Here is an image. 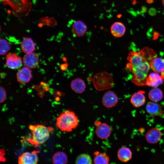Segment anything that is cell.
Returning <instances> with one entry per match:
<instances>
[{"label": "cell", "instance_id": "cell-15", "mask_svg": "<svg viewBox=\"0 0 164 164\" xmlns=\"http://www.w3.org/2000/svg\"><path fill=\"white\" fill-rule=\"evenodd\" d=\"M110 31L113 36L119 38L124 35L126 31V28L122 23L120 22H115L111 26Z\"/></svg>", "mask_w": 164, "mask_h": 164}, {"label": "cell", "instance_id": "cell-12", "mask_svg": "<svg viewBox=\"0 0 164 164\" xmlns=\"http://www.w3.org/2000/svg\"><path fill=\"white\" fill-rule=\"evenodd\" d=\"M145 91H139L133 94L132 96L130 101L132 104L136 108L142 106L145 103Z\"/></svg>", "mask_w": 164, "mask_h": 164}, {"label": "cell", "instance_id": "cell-5", "mask_svg": "<svg viewBox=\"0 0 164 164\" xmlns=\"http://www.w3.org/2000/svg\"><path fill=\"white\" fill-rule=\"evenodd\" d=\"M39 151L25 152L19 157L18 164H38Z\"/></svg>", "mask_w": 164, "mask_h": 164}, {"label": "cell", "instance_id": "cell-20", "mask_svg": "<svg viewBox=\"0 0 164 164\" xmlns=\"http://www.w3.org/2000/svg\"><path fill=\"white\" fill-rule=\"evenodd\" d=\"M150 66L155 72L161 73L164 70V60L156 57L151 61Z\"/></svg>", "mask_w": 164, "mask_h": 164}, {"label": "cell", "instance_id": "cell-9", "mask_svg": "<svg viewBox=\"0 0 164 164\" xmlns=\"http://www.w3.org/2000/svg\"><path fill=\"white\" fill-rule=\"evenodd\" d=\"M111 130L110 126L105 123H101L96 126L95 133L97 137L101 139L108 138L110 136Z\"/></svg>", "mask_w": 164, "mask_h": 164}, {"label": "cell", "instance_id": "cell-17", "mask_svg": "<svg viewBox=\"0 0 164 164\" xmlns=\"http://www.w3.org/2000/svg\"><path fill=\"white\" fill-rule=\"evenodd\" d=\"M70 87L72 90L75 92L81 94L85 91L86 85L83 80L77 78L71 81L70 83Z\"/></svg>", "mask_w": 164, "mask_h": 164}, {"label": "cell", "instance_id": "cell-2", "mask_svg": "<svg viewBox=\"0 0 164 164\" xmlns=\"http://www.w3.org/2000/svg\"><path fill=\"white\" fill-rule=\"evenodd\" d=\"M56 125L62 132H70L79 125L78 116L72 111L62 112L56 118Z\"/></svg>", "mask_w": 164, "mask_h": 164}, {"label": "cell", "instance_id": "cell-24", "mask_svg": "<svg viewBox=\"0 0 164 164\" xmlns=\"http://www.w3.org/2000/svg\"><path fill=\"white\" fill-rule=\"evenodd\" d=\"M75 164H92L91 158L88 154H80L76 158Z\"/></svg>", "mask_w": 164, "mask_h": 164}, {"label": "cell", "instance_id": "cell-4", "mask_svg": "<svg viewBox=\"0 0 164 164\" xmlns=\"http://www.w3.org/2000/svg\"><path fill=\"white\" fill-rule=\"evenodd\" d=\"M93 83L95 89L102 91L112 88L114 85L113 78L106 71H102L95 74L93 77Z\"/></svg>", "mask_w": 164, "mask_h": 164}, {"label": "cell", "instance_id": "cell-25", "mask_svg": "<svg viewBox=\"0 0 164 164\" xmlns=\"http://www.w3.org/2000/svg\"><path fill=\"white\" fill-rule=\"evenodd\" d=\"M10 49V46L8 41L4 39H1L0 40V55H5Z\"/></svg>", "mask_w": 164, "mask_h": 164}, {"label": "cell", "instance_id": "cell-1", "mask_svg": "<svg viewBox=\"0 0 164 164\" xmlns=\"http://www.w3.org/2000/svg\"><path fill=\"white\" fill-rule=\"evenodd\" d=\"M156 57L155 52L148 47L138 51H131L127 58L129 63L127 64L126 67L131 71L132 69L141 66L146 62L150 63Z\"/></svg>", "mask_w": 164, "mask_h": 164}, {"label": "cell", "instance_id": "cell-16", "mask_svg": "<svg viewBox=\"0 0 164 164\" xmlns=\"http://www.w3.org/2000/svg\"><path fill=\"white\" fill-rule=\"evenodd\" d=\"M163 81V79L158 73H152L147 77L146 85L156 87L162 84Z\"/></svg>", "mask_w": 164, "mask_h": 164}, {"label": "cell", "instance_id": "cell-21", "mask_svg": "<svg viewBox=\"0 0 164 164\" xmlns=\"http://www.w3.org/2000/svg\"><path fill=\"white\" fill-rule=\"evenodd\" d=\"M94 155V164H109V158L106 153L96 151Z\"/></svg>", "mask_w": 164, "mask_h": 164}, {"label": "cell", "instance_id": "cell-18", "mask_svg": "<svg viewBox=\"0 0 164 164\" xmlns=\"http://www.w3.org/2000/svg\"><path fill=\"white\" fill-rule=\"evenodd\" d=\"M21 48L22 51L26 54L32 53L36 50L34 41L29 37L23 39L21 44Z\"/></svg>", "mask_w": 164, "mask_h": 164}, {"label": "cell", "instance_id": "cell-3", "mask_svg": "<svg viewBox=\"0 0 164 164\" xmlns=\"http://www.w3.org/2000/svg\"><path fill=\"white\" fill-rule=\"evenodd\" d=\"M29 128L32 133L28 141L35 147L44 143L49 138L50 133L54 130L53 127L43 125H30Z\"/></svg>", "mask_w": 164, "mask_h": 164}, {"label": "cell", "instance_id": "cell-14", "mask_svg": "<svg viewBox=\"0 0 164 164\" xmlns=\"http://www.w3.org/2000/svg\"><path fill=\"white\" fill-rule=\"evenodd\" d=\"M146 109L147 112L152 116L162 117L163 111L161 106L154 102H149L146 105Z\"/></svg>", "mask_w": 164, "mask_h": 164}, {"label": "cell", "instance_id": "cell-6", "mask_svg": "<svg viewBox=\"0 0 164 164\" xmlns=\"http://www.w3.org/2000/svg\"><path fill=\"white\" fill-rule=\"evenodd\" d=\"M118 100V97L115 92L111 91H108L103 95L102 103L103 105L107 108H112L116 105Z\"/></svg>", "mask_w": 164, "mask_h": 164}, {"label": "cell", "instance_id": "cell-19", "mask_svg": "<svg viewBox=\"0 0 164 164\" xmlns=\"http://www.w3.org/2000/svg\"><path fill=\"white\" fill-rule=\"evenodd\" d=\"M132 153L131 150L126 147H122L119 149L117 152L119 159L124 162H127L132 158Z\"/></svg>", "mask_w": 164, "mask_h": 164}, {"label": "cell", "instance_id": "cell-22", "mask_svg": "<svg viewBox=\"0 0 164 164\" xmlns=\"http://www.w3.org/2000/svg\"><path fill=\"white\" fill-rule=\"evenodd\" d=\"M148 97L152 102L159 101L163 98V92L160 89L156 87H154L149 92Z\"/></svg>", "mask_w": 164, "mask_h": 164}, {"label": "cell", "instance_id": "cell-30", "mask_svg": "<svg viewBox=\"0 0 164 164\" xmlns=\"http://www.w3.org/2000/svg\"><path fill=\"white\" fill-rule=\"evenodd\" d=\"M161 76L162 79L164 80V70L161 73Z\"/></svg>", "mask_w": 164, "mask_h": 164}, {"label": "cell", "instance_id": "cell-23", "mask_svg": "<svg viewBox=\"0 0 164 164\" xmlns=\"http://www.w3.org/2000/svg\"><path fill=\"white\" fill-rule=\"evenodd\" d=\"M52 160L53 164H67L68 162V158L65 153L62 151H59L54 154Z\"/></svg>", "mask_w": 164, "mask_h": 164}, {"label": "cell", "instance_id": "cell-28", "mask_svg": "<svg viewBox=\"0 0 164 164\" xmlns=\"http://www.w3.org/2000/svg\"><path fill=\"white\" fill-rule=\"evenodd\" d=\"M101 122L99 121H96L94 122V124L96 126H98Z\"/></svg>", "mask_w": 164, "mask_h": 164}, {"label": "cell", "instance_id": "cell-10", "mask_svg": "<svg viewBox=\"0 0 164 164\" xmlns=\"http://www.w3.org/2000/svg\"><path fill=\"white\" fill-rule=\"evenodd\" d=\"M23 63L25 67L30 69L35 68L39 64L38 56L34 52L26 54L23 57Z\"/></svg>", "mask_w": 164, "mask_h": 164}, {"label": "cell", "instance_id": "cell-26", "mask_svg": "<svg viewBox=\"0 0 164 164\" xmlns=\"http://www.w3.org/2000/svg\"><path fill=\"white\" fill-rule=\"evenodd\" d=\"M0 103H3L6 97V93L5 90L2 86L0 87Z\"/></svg>", "mask_w": 164, "mask_h": 164}, {"label": "cell", "instance_id": "cell-31", "mask_svg": "<svg viewBox=\"0 0 164 164\" xmlns=\"http://www.w3.org/2000/svg\"><path fill=\"white\" fill-rule=\"evenodd\" d=\"M162 2L163 6H164V0H162Z\"/></svg>", "mask_w": 164, "mask_h": 164}, {"label": "cell", "instance_id": "cell-29", "mask_svg": "<svg viewBox=\"0 0 164 164\" xmlns=\"http://www.w3.org/2000/svg\"><path fill=\"white\" fill-rule=\"evenodd\" d=\"M146 2L148 4H152L154 2L153 0H146Z\"/></svg>", "mask_w": 164, "mask_h": 164}, {"label": "cell", "instance_id": "cell-8", "mask_svg": "<svg viewBox=\"0 0 164 164\" xmlns=\"http://www.w3.org/2000/svg\"><path fill=\"white\" fill-rule=\"evenodd\" d=\"M16 76L17 81L24 84L29 82L32 78V72L30 68L25 66L18 71Z\"/></svg>", "mask_w": 164, "mask_h": 164}, {"label": "cell", "instance_id": "cell-27", "mask_svg": "<svg viewBox=\"0 0 164 164\" xmlns=\"http://www.w3.org/2000/svg\"><path fill=\"white\" fill-rule=\"evenodd\" d=\"M149 13L150 15H154L156 14V10L154 8H151L149 10Z\"/></svg>", "mask_w": 164, "mask_h": 164}, {"label": "cell", "instance_id": "cell-7", "mask_svg": "<svg viewBox=\"0 0 164 164\" xmlns=\"http://www.w3.org/2000/svg\"><path fill=\"white\" fill-rule=\"evenodd\" d=\"M6 65L9 68L16 70L20 68L22 64L21 58L15 53H10L5 57Z\"/></svg>", "mask_w": 164, "mask_h": 164}, {"label": "cell", "instance_id": "cell-11", "mask_svg": "<svg viewBox=\"0 0 164 164\" xmlns=\"http://www.w3.org/2000/svg\"><path fill=\"white\" fill-rule=\"evenodd\" d=\"M73 34L77 37L84 36L87 30L86 24L83 21L78 20L74 21L72 26Z\"/></svg>", "mask_w": 164, "mask_h": 164}, {"label": "cell", "instance_id": "cell-13", "mask_svg": "<svg viewBox=\"0 0 164 164\" xmlns=\"http://www.w3.org/2000/svg\"><path fill=\"white\" fill-rule=\"evenodd\" d=\"M161 132L159 129L153 128L147 132L145 137L148 143L154 144L158 142L161 138Z\"/></svg>", "mask_w": 164, "mask_h": 164}]
</instances>
